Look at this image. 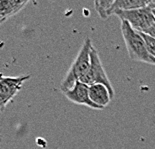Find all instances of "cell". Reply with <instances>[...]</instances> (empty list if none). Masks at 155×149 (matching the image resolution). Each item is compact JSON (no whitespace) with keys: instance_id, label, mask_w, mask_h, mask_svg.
Instances as JSON below:
<instances>
[{"instance_id":"1","label":"cell","mask_w":155,"mask_h":149,"mask_svg":"<svg viewBox=\"0 0 155 149\" xmlns=\"http://www.w3.org/2000/svg\"><path fill=\"white\" fill-rule=\"evenodd\" d=\"M121 33L131 60L155 65V58L148 51L140 32L134 30L127 21L121 20Z\"/></svg>"},{"instance_id":"2","label":"cell","mask_w":155,"mask_h":149,"mask_svg":"<svg viewBox=\"0 0 155 149\" xmlns=\"http://www.w3.org/2000/svg\"><path fill=\"white\" fill-rule=\"evenodd\" d=\"M92 46L93 45H92L91 39L87 37L60 84V90L63 93L71 89L74 86L75 82L80 81L87 74L90 68V52Z\"/></svg>"},{"instance_id":"3","label":"cell","mask_w":155,"mask_h":149,"mask_svg":"<svg viewBox=\"0 0 155 149\" xmlns=\"http://www.w3.org/2000/svg\"><path fill=\"white\" fill-rule=\"evenodd\" d=\"M79 82H82V83L86 84L88 86L97 83L103 84L108 88L111 97L113 98L114 96L113 86H112L109 78H108L103 65H102L98 51L96 50V48L94 46H92L90 52V68H89V71Z\"/></svg>"},{"instance_id":"4","label":"cell","mask_w":155,"mask_h":149,"mask_svg":"<svg viewBox=\"0 0 155 149\" xmlns=\"http://www.w3.org/2000/svg\"><path fill=\"white\" fill-rule=\"evenodd\" d=\"M114 15L118 16L120 20L127 21L134 30L142 33L155 23V16L149 5L129 11H116Z\"/></svg>"},{"instance_id":"5","label":"cell","mask_w":155,"mask_h":149,"mask_svg":"<svg viewBox=\"0 0 155 149\" xmlns=\"http://www.w3.org/2000/svg\"><path fill=\"white\" fill-rule=\"evenodd\" d=\"M30 77V75H24L18 77H3L0 80V110L2 113L9 101L21 90L23 83Z\"/></svg>"},{"instance_id":"6","label":"cell","mask_w":155,"mask_h":149,"mask_svg":"<svg viewBox=\"0 0 155 149\" xmlns=\"http://www.w3.org/2000/svg\"><path fill=\"white\" fill-rule=\"evenodd\" d=\"M89 86L82 83V82H75L74 86L69 90L64 92V95L66 96L68 100L73 102L75 104L78 105H85L92 109H96V110H102V108L98 105L94 104L93 102L89 98Z\"/></svg>"},{"instance_id":"7","label":"cell","mask_w":155,"mask_h":149,"mask_svg":"<svg viewBox=\"0 0 155 149\" xmlns=\"http://www.w3.org/2000/svg\"><path fill=\"white\" fill-rule=\"evenodd\" d=\"M89 98L94 104L102 108L106 107L112 99L108 88L103 84H93L89 86Z\"/></svg>"},{"instance_id":"8","label":"cell","mask_w":155,"mask_h":149,"mask_svg":"<svg viewBox=\"0 0 155 149\" xmlns=\"http://www.w3.org/2000/svg\"><path fill=\"white\" fill-rule=\"evenodd\" d=\"M27 4L26 0H0V19H7L17 14Z\"/></svg>"},{"instance_id":"9","label":"cell","mask_w":155,"mask_h":149,"mask_svg":"<svg viewBox=\"0 0 155 149\" xmlns=\"http://www.w3.org/2000/svg\"><path fill=\"white\" fill-rule=\"evenodd\" d=\"M149 2L148 0H114L109 14L111 16L116 11H129L146 7L149 5Z\"/></svg>"},{"instance_id":"10","label":"cell","mask_w":155,"mask_h":149,"mask_svg":"<svg viewBox=\"0 0 155 149\" xmlns=\"http://www.w3.org/2000/svg\"><path fill=\"white\" fill-rule=\"evenodd\" d=\"M114 0H96L94 1L95 10L98 13L101 19H107L110 16V8Z\"/></svg>"},{"instance_id":"11","label":"cell","mask_w":155,"mask_h":149,"mask_svg":"<svg viewBox=\"0 0 155 149\" xmlns=\"http://www.w3.org/2000/svg\"><path fill=\"white\" fill-rule=\"evenodd\" d=\"M140 34L143 37L145 43H146V46H147V49H148V51H149V53L151 54L152 57L155 58V39L142 32H140Z\"/></svg>"},{"instance_id":"12","label":"cell","mask_w":155,"mask_h":149,"mask_svg":"<svg viewBox=\"0 0 155 149\" xmlns=\"http://www.w3.org/2000/svg\"><path fill=\"white\" fill-rule=\"evenodd\" d=\"M144 33H145V34L151 36V37H153L155 39V23H154L152 26H151L149 29H147V30L145 31Z\"/></svg>"},{"instance_id":"13","label":"cell","mask_w":155,"mask_h":149,"mask_svg":"<svg viewBox=\"0 0 155 149\" xmlns=\"http://www.w3.org/2000/svg\"><path fill=\"white\" fill-rule=\"evenodd\" d=\"M149 6L151 7V9H155V0H153V1H150V2H149Z\"/></svg>"},{"instance_id":"14","label":"cell","mask_w":155,"mask_h":149,"mask_svg":"<svg viewBox=\"0 0 155 149\" xmlns=\"http://www.w3.org/2000/svg\"><path fill=\"white\" fill-rule=\"evenodd\" d=\"M5 21H6V19H0V25L3 24V23H4Z\"/></svg>"},{"instance_id":"15","label":"cell","mask_w":155,"mask_h":149,"mask_svg":"<svg viewBox=\"0 0 155 149\" xmlns=\"http://www.w3.org/2000/svg\"><path fill=\"white\" fill-rule=\"evenodd\" d=\"M2 141H3V137H2V135L0 134V145H1V143H2Z\"/></svg>"},{"instance_id":"16","label":"cell","mask_w":155,"mask_h":149,"mask_svg":"<svg viewBox=\"0 0 155 149\" xmlns=\"http://www.w3.org/2000/svg\"><path fill=\"white\" fill-rule=\"evenodd\" d=\"M3 77H4V76H3V74L1 73V72H0V80H1V79H2Z\"/></svg>"},{"instance_id":"17","label":"cell","mask_w":155,"mask_h":149,"mask_svg":"<svg viewBox=\"0 0 155 149\" xmlns=\"http://www.w3.org/2000/svg\"><path fill=\"white\" fill-rule=\"evenodd\" d=\"M152 11H153V14H154V16H155V9H152Z\"/></svg>"},{"instance_id":"18","label":"cell","mask_w":155,"mask_h":149,"mask_svg":"<svg viewBox=\"0 0 155 149\" xmlns=\"http://www.w3.org/2000/svg\"><path fill=\"white\" fill-rule=\"evenodd\" d=\"M1 115H2V112H1V110H0V116H1Z\"/></svg>"}]
</instances>
